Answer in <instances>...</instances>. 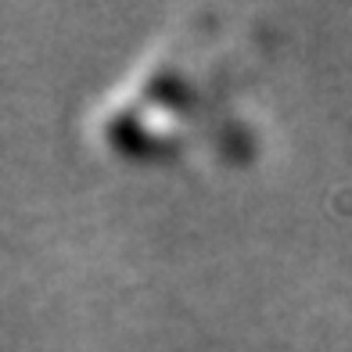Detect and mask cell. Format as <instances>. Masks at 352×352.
Listing matches in <instances>:
<instances>
[{
  "mask_svg": "<svg viewBox=\"0 0 352 352\" xmlns=\"http://www.w3.org/2000/svg\"><path fill=\"white\" fill-rule=\"evenodd\" d=\"M216 36L205 14H187L126 69L90 108L87 133L111 158H148L195 133L209 83V43Z\"/></svg>",
  "mask_w": 352,
  "mask_h": 352,
  "instance_id": "obj_1",
  "label": "cell"
}]
</instances>
